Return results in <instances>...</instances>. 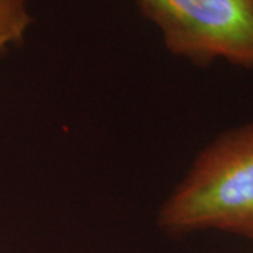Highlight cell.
<instances>
[{"instance_id": "cell-3", "label": "cell", "mask_w": 253, "mask_h": 253, "mask_svg": "<svg viewBox=\"0 0 253 253\" xmlns=\"http://www.w3.org/2000/svg\"><path fill=\"white\" fill-rule=\"evenodd\" d=\"M31 23L30 0H0V54L23 45Z\"/></svg>"}, {"instance_id": "cell-1", "label": "cell", "mask_w": 253, "mask_h": 253, "mask_svg": "<svg viewBox=\"0 0 253 253\" xmlns=\"http://www.w3.org/2000/svg\"><path fill=\"white\" fill-rule=\"evenodd\" d=\"M173 238L218 231L253 241V120L210 141L156 215Z\"/></svg>"}, {"instance_id": "cell-2", "label": "cell", "mask_w": 253, "mask_h": 253, "mask_svg": "<svg viewBox=\"0 0 253 253\" xmlns=\"http://www.w3.org/2000/svg\"><path fill=\"white\" fill-rule=\"evenodd\" d=\"M165 48L199 68L225 61L253 71V0H135Z\"/></svg>"}]
</instances>
